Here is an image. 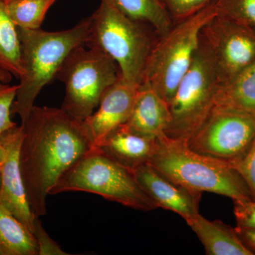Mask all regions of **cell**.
<instances>
[{"instance_id": "603a6c76", "label": "cell", "mask_w": 255, "mask_h": 255, "mask_svg": "<svg viewBox=\"0 0 255 255\" xmlns=\"http://www.w3.org/2000/svg\"><path fill=\"white\" fill-rule=\"evenodd\" d=\"M214 0H160L173 25L204 9Z\"/></svg>"}, {"instance_id": "5b68a950", "label": "cell", "mask_w": 255, "mask_h": 255, "mask_svg": "<svg viewBox=\"0 0 255 255\" xmlns=\"http://www.w3.org/2000/svg\"><path fill=\"white\" fill-rule=\"evenodd\" d=\"M84 191L142 211L157 209L133 173L92 147L62 176L50 195Z\"/></svg>"}, {"instance_id": "2e32d148", "label": "cell", "mask_w": 255, "mask_h": 255, "mask_svg": "<svg viewBox=\"0 0 255 255\" xmlns=\"http://www.w3.org/2000/svg\"><path fill=\"white\" fill-rule=\"evenodd\" d=\"M208 255H253L236 233L221 221H209L200 214L187 223Z\"/></svg>"}, {"instance_id": "7c38bea8", "label": "cell", "mask_w": 255, "mask_h": 255, "mask_svg": "<svg viewBox=\"0 0 255 255\" xmlns=\"http://www.w3.org/2000/svg\"><path fill=\"white\" fill-rule=\"evenodd\" d=\"M132 173L139 185L157 209L172 211L181 216L187 223L199 214L201 193L179 185L159 172L149 162L142 164Z\"/></svg>"}, {"instance_id": "44dd1931", "label": "cell", "mask_w": 255, "mask_h": 255, "mask_svg": "<svg viewBox=\"0 0 255 255\" xmlns=\"http://www.w3.org/2000/svg\"><path fill=\"white\" fill-rule=\"evenodd\" d=\"M56 0H9L6 1V11L18 28H41L47 11Z\"/></svg>"}, {"instance_id": "d6a6232c", "label": "cell", "mask_w": 255, "mask_h": 255, "mask_svg": "<svg viewBox=\"0 0 255 255\" xmlns=\"http://www.w3.org/2000/svg\"><path fill=\"white\" fill-rule=\"evenodd\" d=\"M0 180H1V177H0Z\"/></svg>"}, {"instance_id": "d4e9b609", "label": "cell", "mask_w": 255, "mask_h": 255, "mask_svg": "<svg viewBox=\"0 0 255 255\" xmlns=\"http://www.w3.org/2000/svg\"><path fill=\"white\" fill-rule=\"evenodd\" d=\"M17 85H11L0 80V134L16 125L11 119V107L16 98Z\"/></svg>"}, {"instance_id": "ba28073f", "label": "cell", "mask_w": 255, "mask_h": 255, "mask_svg": "<svg viewBox=\"0 0 255 255\" xmlns=\"http://www.w3.org/2000/svg\"><path fill=\"white\" fill-rule=\"evenodd\" d=\"M119 77L118 65L105 52L85 45L76 47L55 76L65 86L62 110L83 122L94 113L104 94Z\"/></svg>"}, {"instance_id": "d6986e66", "label": "cell", "mask_w": 255, "mask_h": 255, "mask_svg": "<svg viewBox=\"0 0 255 255\" xmlns=\"http://www.w3.org/2000/svg\"><path fill=\"white\" fill-rule=\"evenodd\" d=\"M0 70L20 79L23 75L17 26L9 17L4 1L0 0Z\"/></svg>"}, {"instance_id": "8992f818", "label": "cell", "mask_w": 255, "mask_h": 255, "mask_svg": "<svg viewBox=\"0 0 255 255\" xmlns=\"http://www.w3.org/2000/svg\"><path fill=\"white\" fill-rule=\"evenodd\" d=\"M220 85L216 62L200 33L191 66L179 82L169 103V138L187 142L200 128L215 107Z\"/></svg>"}, {"instance_id": "4316f807", "label": "cell", "mask_w": 255, "mask_h": 255, "mask_svg": "<svg viewBox=\"0 0 255 255\" xmlns=\"http://www.w3.org/2000/svg\"><path fill=\"white\" fill-rule=\"evenodd\" d=\"M237 227L255 229V200L233 201Z\"/></svg>"}, {"instance_id": "f1b7e54d", "label": "cell", "mask_w": 255, "mask_h": 255, "mask_svg": "<svg viewBox=\"0 0 255 255\" xmlns=\"http://www.w3.org/2000/svg\"><path fill=\"white\" fill-rule=\"evenodd\" d=\"M11 79H12V75L11 73L0 70V80L1 81L8 84L11 81Z\"/></svg>"}, {"instance_id": "3957f363", "label": "cell", "mask_w": 255, "mask_h": 255, "mask_svg": "<svg viewBox=\"0 0 255 255\" xmlns=\"http://www.w3.org/2000/svg\"><path fill=\"white\" fill-rule=\"evenodd\" d=\"M23 75L19 79L11 114L26 122L37 96L55 80L67 55L74 48L85 45L89 17L65 31H47L41 28H18Z\"/></svg>"}, {"instance_id": "f546056e", "label": "cell", "mask_w": 255, "mask_h": 255, "mask_svg": "<svg viewBox=\"0 0 255 255\" xmlns=\"http://www.w3.org/2000/svg\"><path fill=\"white\" fill-rule=\"evenodd\" d=\"M5 157V150L4 146L1 143V140H0V167L4 162Z\"/></svg>"}, {"instance_id": "ffe728a7", "label": "cell", "mask_w": 255, "mask_h": 255, "mask_svg": "<svg viewBox=\"0 0 255 255\" xmlns=\"http://www.w3.org/2000/svg\"><path fill=\"white\" fill-rule=\"evenodd\" d=\"M124 12L130 17L150 24L159 37L164 36L173 23L160 0H116Z\"/></svg>"}, {"instance_id": "9c48e42d", "label": "cell", "mask_w": 255, "mask_h": 255, "mask_svg": "<svg viewBox=\"0 0 255 255\" xmlns=\"http://www.w3.org/2000/svg\"><path fill=\"white\" fill-rule=\"evenodd\" d=\"M255 137L254 117L215 106L187 144L199 153L231 163L246 152Z\"/></svg>"}, {"instance_id": "4fadbf2b", "label": "cell", "mask_w": 255, "mask_h": 255, "mask_svg": "<svg viewBox=\"0 0 255 255\" xmlns=\"http://www.w3.org/2000/svg\"><path fill=\"white\" fill-rule=\"evenodd\" d=\"M139 85L125 81L122 76L104 94L97 110L82 122L96 147L111 132L127 123Z\"/></svg>"}, {"instance_id": "30bf717a", "label": "cell", "mask_w": 255, "mask_h": 255, "mask_svg": "<svg viewBox=\"0 0 255 255\" xmlns=\"http://www.w3.org/2000/svg\"><path fill=\"white\" fill-rule=\"evenodd\" d=\"M212 53L220 84L255 62V28L216 15L201 31Z\"/></svg>"}, {"instance_id": "277c9868", "label": "cell", "mask_w": 255, "mask_h": 255, "mask_svg": "<svg viewBox=\"0 0 255 255\" xmlns=\"http://www.w3.org/2000/svg\"><path fill=\"white\" fill-rule=\"evenodd\" d=\"M149 163L189 190L214 193L234 201L253 199L246 182L231 164L191 150L187 142L162 135Z\"/></svg>"}, {"instance_id": "9a60e30c", "label": "cell", "mask_w": 255, "mask_h": 255, "mask_svg": "<svg viewBox=\"0 0 255 255\" xmlns=\"http://www.w3.org/2000/svg\"><path fill=\"white\" fill-rule=\"evenodd\" d=\"M169 122V104L148 83L142 82L126 125L137 133L157 139L165 134Z\"/></svg>"}, {"instance_id": "4dcf8cb0", "label": "cell", "mask_w": 255, "mask_h": 255, "mask_svg": "<svg viewBox=\"0 0 255 255\" xmlns=\"http://www.w3.org/2000/svg\"><path fill=\"white\" fill-rule=\"evenodd\" d=\"M1 1H4V2H6V1H9V0H1Z\"/></svg>"}, {"instance_id": "5bb4252c", "label": "cell", "mask_w": 255, "mask_h": 255, "mask_svg": "<svg viewBox=\"0 0 255 255\" xmlns=\"http://www.w3.org/2000/svg\"><path fill=\"white\" fill-rule=\"evenodd\" d=\"M156 140L133 131L124 124L111 132L95 147L132 172L150 162L155 154Z\"/></svg>"}, {"instance_id": "ac0fdd59", "label": "cell", "mask_w": 255, "mask_h": 255, "mask_svg": "<svg viewBox=\"0 0 255 255\" xmlns=\"http://www.w3.org/2000/svg\"><path fill=\"white\" fill-rule=\"evenodd\" d=\"M0 251L3 255H36L33 233L0 202Z\"/></svg>"}, {"instance_id": "484cf974", "label": "cell", "mask_w": 255, "mask_h": 255, "mask_svg": "<svg viewBox=\"0 0 255 255\" xmlns=\"http://www.w3.org/2000/svg\"><path fill=\"white\" fill-rule=\"evenodd\" d=\"M33 236L36 239L38 255H67L56 242L53 241L45 231L39 217L35 216L33 229Z\"/></svg>"}, {"instance_id": "52a82bcc", "label": "cell", "mask_w": 255, "mask_h": 255, "mask_svg": "<svg viewBox=\"0 0 255 255\" xmlns=\"http://www.w3.org/2000/svg\"><path fill=\"white\" fill-rule=\"evenodd\" d=\"M216 15L214 0L196 14L174 24L167 33L159 37L151 52L142 82L148 83L169 105L191 66L201 29Z\"/></svg>"}, {"instance_id": "83f0119b", "label": "cell", "mask_w": 255, "mask_h": 255, "mask_svg": "<svg viewBox=\"0 0 255 255\" xmlns=\"http://www.w3.org/2000/svg\"><path fill=\"white\" fill-rule=\"evenodd\" d=\"M236 233L241 238L248 249L253 252L255 255V229H248V228H241L236 227L235 228Z\"/></svg>"}, {"instance_id": "1f68e13d", "label": "cell", "mask_w": 255, "mask_h": 255, "mask_svg": "<svg viewBox=\"0 0 255 255\" xmlns=\"http://www.w3.org/2000/svg\"><path fill=\"white\" fill-rule=\"evenodd\" d=\"M0 255H2V253H1V251H0Z\"/></svg>"}, {"instance_id": "7402d4cb", "label": "cell", "mask_w": 255, "mask_h": 255, "mask_svg": "<svg viewBox=\"0 0 255 255\" xmlns=\"http://www.w3.org/2000/svg\"><path fill=\"white\" fill-rule=\"evenodd\" d=\"M217 14L255 28V0H215Z\"/></svg>"}, {"instance_id": "7a4b0ae2", "label": "cell", "mask_w": 255, "mask_h": 255, "mask_svg": "<svg viewBox=\"0 0 255 255\" xmlns=\"http://www.w3.org/2000/svg\"><path fill=\"white\" fill-rule=\"evenodd\" d=\"M158 38L152 26L129 16L116 0H100L97 9L89 16L85 46L110 55L125 81L140 85Z\"/></svg>"}, {"instance_id": "6da1fadb", "label": "cell", "mask_w": 255, "mask_h": 255, "mask_svg": "<svg viewBox=\"0 0 255 255\" xmlns=\"http://www.w3.org/2000/svg\"><path fill=\"white\" fill-rule=\"evenodd\" d=\"M22 125L20 169L32 214L40 218L50 191L94 145L82 122L61 108L33 106Z\"/></svg>"}, {"instance_id": "cb8c5ba5", "label": "cell", "mask_w": 255, "mask_h": 255, "mask_svg": "<svg viewBox=\"0 0 255 255\" xmlns=\"http://www.w3.org/2000/svg\"><path fill=\"white\" fill-rule=\"evenodd\" d=\"M230 164L243 178L255 200V137L246 152Z\"/></svg>"}, {"instance_id": "e0dca14e", "label": "cell", "mask_w": 255, "mask_h": 255, "mask_svg": "<svg viewBox=\"0 0 255 255\" xmlns=\"http://www.w3.org/2000/svg\"><path fill=\"white\" fill-rule=\"evenodd\" d=\"M215 106L239 111L255 119V62L234 78L220 84Z\"/></svg>"}, {"instance_id": "8fae6325", "label": "cell", "mask_w": 255, "mask_h": 255, "mask_svg": "<svg viewBox=\"0 0 255 255\" xmlns=\"http://www.w3.org/2000/svg\"><path fill=\"white\" fill-rule=\"evenodd\" d=\"M24 128L22 124L0 134L5 157L0 167V202L33 232L34 215L28 205L19 164V152Z\"/></svg>"}]
</instances>
